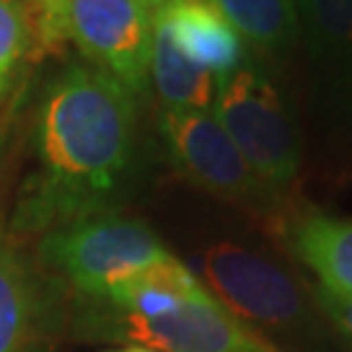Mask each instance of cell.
<instances>
[{"mask_svg": "<svg viewBox=\"0 0 352 352\" xmlns=\"http://www.w3.org/2000/svg\"><path fill=\"white\" fill-rule=\"evenodd\" d=\"M160 133L173 164L199 188L251 206L272 201L274 190L253 175L212 110L164 107L160 115Z\"/></svg>", "mask_w": 352, "mask_h": 352, "instance_id": "5b68a950", "label": "cell"}, {"mask_svg": "<svg viewBox=\"0 0 352 352\" xmlns=\"http://www.w3.org/2000/svg\"><path fill=\"white\" fill-rule=\"evenodd\" d=\"M42 261L84 298L104 300L110 289L173 253L144 222L115 212L52 230L39 245Z\"/></svg>", "mask_w": 352, "mask_h": 352, "instance_id": "277c9868", "label": "cell"}, {"mask_svg": "<svg viewBox=\"0 0 352 352\" xmlns=\"http://www.w3.org/2000/svg\"><path fill=\"white\" fill-rule=\"evenodd\" d=\"M243 42L264 55L292 52L300 39L295 0H212Z\"/></svg>", "mask_w": 352, "mask_h": 352, "instance_id": "5bb4252c", "label": "cell"}, {"mask_svg": "<svg viewBox=\"0 0 352 352\" xmlns=\"http://www.w3.org/2000/svg\"><path fill=\"white\" fill-rule=\"evenodd\" d=\"M154 21L164 26L177 52L217 81L238 71L245 45L212 0H162Z\"/></svg>", "mask_w": 352, "mask_h": 352, "instance_id": "ba28073f", "label": "cell"}, {"mask_svg": "<svg viewBox=\"0 0 352 352\" xmlns=\"http://www.w3.org/2000/svg\"><path fill=\"white\" fill-rule=\"evenodd\" d=\"M45 50L76 45L84 60L139 97L149 89L154 6L144 0H26Z\"/></svg>", "mask_w": 352, "mask_h": 352, "instance_id": "7a4b0ae2", "label": "cell"}, {"mask_svg": "<svg viewBox=\"0 0 352 352\" xmlns=\"http://www.w3.org/2000/svg\"><path fill=\"white\" fill-rule=\"evenodd\" d=\"M113 334L154 352H279L261 331L230 314L209 289L162 318H120Z\"/></svg>", "mask_w": 352, "mask_h": 352, "instance_id": "52a82bcc", "label": "cell"}, {"mask_svg": "<svg viewBox=\"0 0 352 352\" xmlns=\"http://www.w3.org/2000/svg\"><path fill=\"white\" fill-rule=\"evenodd\" d=\"M149 84L157 89L164 107L173 110H212L217 94V78L186 60L157 21L151 37Z\"/></svg>", "mask_w": 352, "mask_h": 352, "instance_id": "4fadbf2b", "label": "cell"}, {"mask_svg": "<svg viewBox=\"0 0 352 352\" xmlns=\"http://www.w3.org/2000/svg\"><path fill=\"white\" fill-rule=\"evenodd\" d=\"M39 340V298L32 272L19 253L0 243V352H34Z\"/></svg>", "mask_w": 352, "mask_h": 352, "instance_id": "7c38bea8", "label": "cell"}, {"mask_svg": "<svg viewBox=\"0 0 352 352\" xmlns=\"http://www.w3.org/2000/svg\"><path fill=\"white\" fill-rule=\"evenodd\" d=\"M34 42L37 34L26 0H0V104L32 58Z\"/></svg>", "mask_w": 352, "mask_h": 352, "instance_id": "9a60e30c", "label": "cell"}, {"mask_svg": "<svg viewBox=\"0 0 352 352\" xmlns=\"http://www.w3.org/2000/svg\"><path fill=\"white\" fill-rule=\"evenodd\" d=\"M144 3H149V6H154V8H157V6L162 3V0H144Z\"/></svg>", "mask_w": 352, "mask_h": 352, "instance_id": "ac0fdd59", "label": "cell"}, {"mask_svg": "<svg viewBox=\"0 0 352 352\" xmlns=\"http://www.w3.org/2000/svg\"><path fill=\"white\" fill-rule=\"evenodd\" d=\"M118 352H123V350H118Z\"/></svg>", "mask_w": 352, "mask_h": 352, "instance_id": "d6986e66", "label": "cell"}, {"mask_svg": "<svg viewBox=\"0 0 352 352\" xmlns=\"http://www.w3.org/2000/svg\"><path fill=\"white\" fill-rule=\"evenodd\" d=\"M123 352H154V350H146V347H136V344H131V347L123 350Z\"/></svg>", "mask_w": 352, "mask_h": 352, "instance_id": "e0dca14e", "label": "cell"}, {"mask_svg": "<svg viewBox=\"0 0 352 352\" xmlns=\"http://www.w3.org/2000/svg\"><path fill=\"white\" fill-rule=\"evenodd\" d=\"M318 300L324 305V311L331 316V321L340 327L342 334L352 342V295H340V292L318 287Z\"/></svg>", "mask_w": 352, "mask_h": 352, "instance_id": "2e32d148", "label": "cell"}, {"mask_svg": "<svg viewBox=\"0 0 352 352\" xmlns=\"http://www.w3.org/2000/svg\"><path fill=\"white\" fill-rule=\"evenodd\" d=\"M295 11L311 63L352 87V0H295Z\"/></svg>", "mask_w": 352, "mask_h": 352, "instance_id": "30bf717a", "label": "cell"}, {"mask_svg": "<svg viewBox=\"0 0 352 352\" xmlns=\"http://www.w3.org/2000/svg\"><path fill=\"white\" fill-rule=\"evenodd\" d=\"M292 248L318 287L352 295V219L308 212L292 227Z\"/></svg>", "mask_w": 352, "mask_h": 352, "instance_id": "8fae6325", "label": "cell"}, {"mask_svg": "<svg viewBox=\"0 0 352 352\" xmlns=\"http://www.w3.org/2000/svg\"><path fill=\"white\" fill-rule=\"evenodd\" d=\"M209 292L245 324L289 327L302 316V298L282 266L235 243H217L201 253Z\"/></svg>", "mask_w": 352, "mask_h": 352, "instance_id": "8992f818", "label": "cell"}, {"mask_svg": "<svg viewBox=\"0 0 352 352\" xmlns=\"http://www.w3.org/2000/svg\"><path fill=\"white\" fill-rule=\"evenodd\" d=\"M206 292V285L175 256L151 264L126 282L115 285L104 302L115 308L120 318L131 321H151L177 311L183 302Z\"/></svg>", "mask_w": 352, "mask_h": 352, "instance_id": "9c48e42d", "label": "cell"}, {"mask_svg": "<svg viewBox=\"0 0 352 352\" xmlns=\"http://www.w3.org/2000/svg\"><path fill=\"white\" fill-rule=\"evenodd\" d=\"M136 144V97L113 76L71 63L45 91L37 170L21 188L13 230L52 232L113 212Z\"/></svg>", "mask_w": 352, "mask_h": 352, "instance_id": "6da1fadb", "label": "cell"}, {"mask_svg": "<svg viewBox=\"0 0 352 352\" xmlns=\"http://www.w3.org/2000/svg\"><path fill=\"white\" fill-rule=\"evenodd\" d=\"M212 113L266 188L277 193L298 177V131L277 84L258 60L245 58L238 71L217 81Z\"/></svg>", "mask_w": 352, "mask_h": 352, "instance_id": "3957f363", "label": "cell"}]
</instances>
